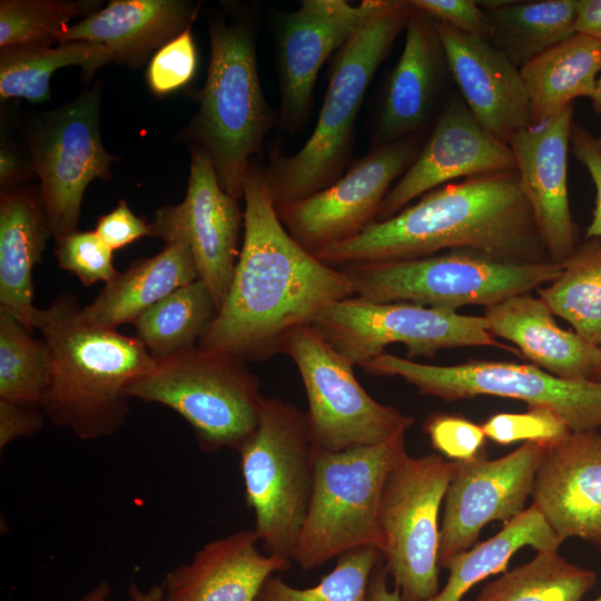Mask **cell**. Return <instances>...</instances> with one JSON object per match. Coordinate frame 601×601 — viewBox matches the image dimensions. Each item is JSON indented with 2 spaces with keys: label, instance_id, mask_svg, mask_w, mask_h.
<instances>
[{
  "label": "cell",
  "instance_id": "8",
  "mask_svg": "<svg viewBox=\"0 0 601 601\" xmlns=\"http://www.w3.org/2000/svg\"><path fill=\"white\" fill-rule=\"evenodd\" d=\"M127 393L178 413L209 453L238 451L258 425L263 397L259 381L244 359L198 346L155 359Z\"/></svg>",
  "mask_w": 601,
  "mask_h": 601
},
{
  "label": "cell",
  "instance_id": "2",
  "mask_svg": "<svg viewBox=\"0 0 601 601\" xmlns=\"http://www.w3.org/2000/svg\"><path fill=\"white\" fill-rule=\"evenodd\" d=\"M470 249L514 263L550 260L515 170L449 183L315 256L333 267Z\"/></svg>",
  "mask_w": 601,
  "mask_h": 601
},
{
  "label": "cell",
  "instance_id": "39",
  "mask_svg": "<svg viewBox=\"0 0 601 601\" xmlns=\"http://www.w3.org/2000/svg\"><path fill=\"white\" fill-rule=\"evenodd\" d=\"M482 427L486 437L501 445L524 441L550 446L571 433L559 414L539 406H528L524 413L494 414Z\"/></svg>",
  "mask_w": 601,
  "mask_h": 601
},
{
  "label": "cell",
  "instance_id": "30",
  "mask_svg": "<svg viewBox=\"0 0 601 601\" xmlns=\"http://www.w3.org/2000/svg\"><path fill=\"white\" fill-rule=\"evenodd\" d=\"M489 40L519 69L574 35L577 0L479 1Z\"/></svg>",
  "mask_w": 601,
  "mask_h": 601
},
{
  "label": "cell",
  "instance_id": "23",
  "mask_svg": "<svg viewBox=\"0 0 601 601\" xmlns=\"http://www.w3.org/2000/svg\"><path fill=\"white\" fill-rule=\"evenodd\" d=\"M405 30L403 51L385 86L373 148L414 136L425 126L447 68L442 42L430 16L411 4Z\"/></svg>",
  "mask_w": 601,
  "mask_h": 601
},
{
  "label": "cell",
  "instance_id": "35",
  "mask_svg": "<svg viewBox=\"0 0 601 601\" xmlns=\"http://www.w3.org/2000/svg\"><path fill=\"white\" fill-rule=\"evenodd\" d=\"M595 583V572L558 550L536 551L530 562L487 583L474 601H581Z\"/></svg>",
  "mask_w": 601,
  "mask_h": 601
},
{
  "label": "cell",
  "instance_id": "12",
  "mask_svg": "<svg viewBox=\"0 0 601 601\" xmlns=\"http://www.w3.org/2000/svg\"><path fill=\"white\" fill-rule=\"evenodd\" d=\"M282 353L293 359L302 377L315 449L336 452L376 445L412 426V416L377 402L364 390L354 365L311 324L296 328Z\"/></svg>",
  "mask_w": 601,
  "mask_h": 601
},
{
  "label": "cell",
  "instance_id": "27",
  "mask_svg": "<svg viewBox=\"0 0 601 601\" xmlns=\"http://www.w3.org/2000/svg\"><path fill=\"white\" fill-rule=\"evenodd\" d=\"M52 236L40 190L17 186L0 195V308L33 333V268Z\"/></svg>",
  "mask_w": 601,
  "mask_h": 601
},
{
  "label": "cell",
  "instance_id": "53",
  "mask_svg": "<svg viewBox=\"0 0 601 601\" xmlns=\"http://www.w3.org/2000/svg\"><path fill=\"white\" fill-rule=\"evenodd\" d=\"M593 601H601V595L598 599L593 600Z\"/></svg>",
  "mask_w": 601,
  "mask_h": 601
},
{
  "label": "cell",
  "instance_id": "22",
  "mask_svg": "<svg viewBox=\"0 0 601 601\" xmlns=\"http://www.w3.org/2000/svg\"><path fill=\"white\" fill-rule=\"evenodd\" d=\"M434 24L447 69L474 118L505 142L532 125L520 69L487 38L463 33L441 21L434 20Z\"/></svg>",
  "mask_w": 601,
  "mask_h": 601
},
{
  "label": "cell",
  "instance_id": "37",
  "mask_svg": "<svg viewBox=\"0 0 601 601\" xmlns=\"http://www.w3.org/2000/svg\"><path fill=\"white\" fill-rule=\"evenodd\" d=\"M382 552L359 548L337 558L319 583L306 589L289 585L274 574L263 584L256 601H370V584Z\"/></svg>",
  "mask_w": 601,
  "mask_h": 601
},
{
  "label": "cell",
  "instance_id": "21",
  "mask_svg": "<svg viewBox=\"0 0 601 601\" xmlns=\"http://www.w3.org/2000/svg\"><path fill=\"white\" fill-rule=\"evenodd\" d=\"M531 495L562 542L580 538L601 549V431L571 432L548 446Z\"/></svg>",
  "mask_w": 601,
  "mask_h": 601
},
{
  "label": "cell",
  "instance_id": "1",
  "mask_svg": "<svg viewBox=\"0 0 601 601\" xmlns=\"http://www.w3.org/2000/svg\"><path fill=\"white\" fill-rule=\"evenodd\" d=\"M243 191L244 238L233 279L197 346L248 363L282 353L296 328L354 293L341 268L322 262L288 234L276 211L266 169L255 159Z\"/></svg>",
  "mask_w": 601,
  "mask_h": 601
},
{
  "label": "cell",
  "instance_id": "34",
  "mask_svg": "<svg viewBox=\"0 0 601 601\" xmlns=\"http://www.w3.org/2000/svg\"><path fill=\"white\" fill-rule=\"evenodd\" d=\"M536 293L573 332L601 346V237L577 245L559 277Z\"/></svg>",
  "mask_w": 601,
  "mask_h": 601
},
{
  "label": "cell",
  "instance_id": "19",
  "mask_svg": "<svg viewBox=\"0 0 601 601\" xmlns=\"http://www.w3.org/2000/svg\"><path fill=\"white\" fill-rule=\"evenodd\" d=\"M515 169L509 144L487 131L462 99L452 98L413 164L385 196L376 221L392 218L413 199L457 178Z\"/></svg>",
  "mask_w": 601,
  "mask_h": 601
},
{
  "label": "cell",
  "instance_id": "4",
  "mask_svg": "<svg viewBox=\"0 0 601 601\" xmlns=\"http://www.w3.org/2000/svg\"><path fill=\"white\" fill-rule=\"evenodd\" d=\"M410 11V1L385 0L333 57L328 87L309 138L293 156L272 154L266 173L275 208L318 193L341 177L366 90L406 28Z\"/></svg>",
  "mask_w": 601,
  "mask_h": 601
},
{
  "label": "cell",
  "instance_id": "7",
  "mask_svg": "<svg viewBox=\"0 0 601 601\" xmlns=\"http://www.w3.org/2000/svg\"><path fill=\"white\" fill-rule=\"evenodd\" d=\"M354 296L375 303L410 302L456 312L465 305L490 307L555 280L562 264L514 263L452 249L420 258L341 268Z\"/></svg>",
  "mask_w": 601,
  "mask_h": 601
},
{
  "label": "cell",
  "instance_id": "38",
  "mask_svg": "<svg viewBox=\"0 0 601 601\" xmlns=\"http://www.w3.org/2000/svg\"><path fill=\"white\" fill-rule=\"evenodd\" d=\"M97 8L93 1L1 0L0 47L58 43L73 18L90 16Z\"/></svg>",
  "mask_w": 601,
  "mask_h": 601
},
{
  "label": "cell",
  "instance_id": "48",
  "mask_svg": "<svg viewBox=\"0 0 601 601\" xmlns=\"http://www.w3.org/2000/svg\"><path fill=\"white\" fill-rule=\"evenodd\" d=\"M30 173H35L32 167L24 166L12 150L1 146L0 184L2 190L20 186V181L30 177Z\"/></svg>",
  "mask_w": 601,
  "mask_h": 601
},
{
  "label": "cell",
  "instance_id": "26",
  "mask_svg": "<svg viewBox=\"0 0 601 601\" xmlns=\"http://www.w3.org/2000/svg\"><path fill=\"white\" fill-rule=\"evenodd\" d=\"M197 7L184 0H114L69 26L58 43L102 45L112 52L114 61L139 66L155 49L191 27Z\"/></svg>",
  "mask_w": 601,
  "mask_h": 601
},
{
  "label": "cell",
  "instance_id": "20",
  "mask_svg": "<svg viewBox=\"0 0 601 601\" xmlns=\"http://www.w3.org/2000/svg\"><path fill=\"white\" fill-rule=\"evenodd\" d=\"M573 104L508 141L521 187L551 262L562 264L577 247L568 194V151Z\"/></svg>",
  "mask_w": 601,
  "mask_h": 601
},
{
  "label": "cell",
  "instance_id": "31",
  "mask_svg": "<svg viewBox=\"0 0 601 601\" xmlns=\"http://www.w3.org/2000/svg\"><path fill=\"white\" fill-rule=\"evenodd\" d=\"M562 543L540 511L531 504L522 514L505 523L494 536L444 563L442 568L450 573L447 582L427 601H461L473 585L503 571L521 548L559 550Z\"/></svg>",
  "mask_w": 601,
  "mask_h": 601
},
{
  "label": "cell",
  "instance_id": "54",
  "mask_svg": "<svg viewBox=\"0 0 601 601\" xmlns=\"http://www.w3.org/2000/svg\"><path fill=\"white\" fill-rule=\"evenodd\" d=\"M601 347V346H600ZM599 381L601 382V372H600V377H599Z\"/></svg>",
  "mask_w": 601,
  "mask_h": 601
},
{
  "label": "cell",
  "instance_id": "18",
  "mask_svg": "<svg viewBox=\"0 0 601 601\" xmlns=\"http://www.w3.org/2000/svg\"><path fill=\"white\" fill-rule=\"evenodd\" d=\"M385 0H303L283 14L276 37L278 124L296 132L306 124L321 68L337 53Z\"/></svg>",
  "mask_w": 601,
  "mask_h": 601
},
{
  "label": "cell",
  "instance_id": "46",
  "mask_svg": "<svg viewBox=\"0 0 601 601\" xmlns=\"http://www.w3.org/2000/svg\"><path fill=\"white\" fill-rule=\"evenodd\" d=\"M43 425V412L0 400V449L21 436L37 433Z\"/></svg>",
  "mask_w": 601,
  "mask_h": 601
},
{
  "label": "cell",
  "instance_id": "17",
  "mask_svg": "<svg viewBox=\"0 0 601 601\" xmlns=\"http://www.w3.org/2000/svg\"><path fill=\"white\" fill-rule=\"evenodd\" d=\"M546 445L524 442L500 459L485 453L455 462L443 501L439 564L475 544L482 529L492 521L510 522L522 514L532 494L536 471Z\"/></svg>",
  "mask_w": 601,
  "mask_h": 601
},
{
  "label": "cell",
  "instance_id": "24",
  "mask_svg": "<svg viewBox=\"0 0 601 601\" xmlns=\"http://www.w3.org/2000/svg\"><path fill=\"white\" fill-rule=\"evenodd\" d=\"M254 530H245L205 544L189 563L165 578L166 601H256L265 581L286 571L292 561L263 554Z\"/></svg>",
  "mask_w": 601,
  "mask_h": 601
},
{
  "label": "cell",
  "instance_id": "5",
  "mask_svg": "<svg viewBox=\"0 0 601 601\" xmlns=\"http://www.w3.org/2000/svg\"><path fill=\"white\" fill-rule=\"evenodd\" d=\"M210 60L199 107L183 137L207 151L221 189L239 200L264 139L278 124L259 81L255 31L244 19L209 21Z\"/></svg>",
  "mask_w": 601,
  "mask_h": 601
},
{
  "label": "cell",
  "instance_id": "28",
  "mask_svg": "<svg viewBox=\"0 0 601 601\" xmlns=\"http://www.w3.org/2000/svg\"><path fill=\"white\" fill-rule=\"evenodd\" d=\"M198 279L189 247L167 243L156 255L138 259L108 282L97 297L82 307L91 324L116 329L131 323L177 288Z\"/></svg>",
  "mask_w": 601,
  "mask_h": 601
},
{
  "label": "cell",
  "instance_id": "50",
  "mask_svg": "<svg viewBox=\"0 0 601 601\" xmlns=\"http://www.w3.org/2000/svg\"><path fill=\"white\" fill-rule=\"evenodd\" d=\"M387 572L384 563H380L372 575L370 584V601H403L401 592L394 587L390 590L387 587Z\"/></svg>",
  "mask_w": 601,
  "mask_h": 601
},
{
  "label": "cell",
  "instance_id": "14",
  "mask_svg": "<svg viewBox=\"0 0 601 601\" xmlns=\"http://www.w3.org/2000/svg\"><path fill=\"white\" fill-rule=\"evenodd\" d=\"M100 86L51 110L36 121L28 144L52 237L77 229L82 197L91 180L111 179L115 160L99 131Z\"/></svg>",
  "mask_w": 601,
  "mask_h": 601
},
{
  "label": "cell",
  "instance_id": "42",
  "mask_svg": "<svg viewBox=\"0 0 601 601\" xmlns=\"http://www.w3.org/2000/svg\"><path fill=\"white\" fill-rule=\"evenodd\" d=\"M431 445L451 461L463 462L484 453L485 433L482 425L464 416L434 412L423 423Z\"/></svg>",
  "mask_w": 601,
  "mask_h": 601
},
{
  "label": "cell",
  "instance_id": "6",
  "mask_svg": "<svg viewBox=\"0 0 601 601\" xmlns=\"http://www.w3.org/2000/svg\"><path fill=\"white\" fill-rule=\"evenodd\" d=\"M406 453L405 433L336 452L314 447L312 494L292 561L312 570L355 549L382 552V493L388 472Z\"/></svg>",
  "mask_w": 601,
  "mask_h": 601
},
{
  "label": "cell",
  "instance_id": "40",
  "mask_svg": "<svg viewBox=\"0 0 601 601\" xmlns=\"http://www.w3.org/2000/svg\"><path fill=\"white\" fill-rule=\"evenodd\" d=\"M55 240V255L60 268L77 276L83 286L99 282L107 284L117 275L114 250L95 230H76Z\"/></svg>",
  "mask_w": 601,
  "mask_h": 601
},
{
  "label": "cell",
  "instance_id": "29",
  "mask_svg": "<svg viewBox=\"0 0 601 601\" xmlns=\"http://www.w3.org/2000/svg\"><path fill=\"white\" fill-rule=\"evenodd\" d=\"M520 75L531 124H541L575 98L593 99L601 75V41L574 33L520 68Z\"/></svg>",
  "mask_w": 601,
  "mask_h": 601
},
{
  "label": "cell",
  "instance_id": "13",
  "mask_svg": "<svg viewBox=\"0 0 601 601\" xmlns=\"http://www.w3.org/2000/svg\"><path fill=\"white\" fill-rule=\"evenodd\" d=\"M311 325L353 365L403 344L408 359L443 348L500 345L484 316L462 315L410 302L375 303L352 296L321 311Z\"/></svg>",
  "mask_w": 601,
  "mask_h": 601
},
{
  "label": "cell",
  "instance_id": "47",
  "mask_svg": "<svg viewBox=\"0 0 601 601\" xmlns=\"http://www.w3.org/2000/svg\"><path fill=\"white\" fill-rule=\"evenodd\" d=\"M574 33L601 41V0H577Z\"/></svg>",
  "mask_w": 601,
  "mask_h": 601
},
{
  "label": "cell",
  "instance_id": "44",
  "mask_svg": "<svg viewBox=\"0 0 601 601\" xmlns=\"http://www.w3.org/2000/svg\"><path fill=\"white\" fill-rule=\"evenodd\" d=\"M95 233L112 250L152 236L150 224L137 217L124 199L110 213L98 218Z\"/></svg>",
  "mask_w": 601,
  "mask_h": 601
},
{
  "label": "cell",
  "instance_id": "41",
  "mask_svg": "<svg viewBox=\"0 0 601 601\" xmlns=\"http://www.w3.org/2000/svg\"><path fill=\"white\" fill-rule=\"evenodd\" d=\"M197 67V52L191 27L162 46L151 58L147 82L157 96L171 93L187 85Z\"/></svg>",
  "mask_w": 601,
  "mask_h": 601
},
{
  "label": "cell",
  "instance_id": "36",
  "mask_svg": "<svg viewBox=\"0 0 601 601\" xmlns=\"http://www.w3.org/2000/svg\"><path fill=\"white\" fill-rule=\"evenodd\" d=\"M49 372L46 342L0 308V400L40 408Z\"/></svg>",
  "mask_w": 601,
  "mask_h": 601
},
{
  "label": "cell",
  "instance_id": "25",
  "mask_svg": "<svg viewBox=\"0 0 601 601\" xmlns=\"http://www.w3.org/2000/svg\"><path fill=\"white\" fill-rule=\"evenodd\" d=\"M493 336L508 339L538 367L572 381L600 382L601 347L561 328L546 304L530 293L485 307Z\"/></svg>",
  "mask_w": 601,
  "mask_h": 601
},
{
  "label": "cell",
  "instance_id": "3",
  "mask_svg": "<svg viewBox=\"0 0 601 601\" xmlns=\"http://www.w3.org/2000/svg\"><path fill=\"white\" fill-rule=\"evenodd\" d=\"M72 293L36 307L33 329L50 354L49 381L40 410L81 440L118 432L129 414L128 388L155 359L136 336L89 323Z\"/></svg>",
  "mask_w": 601,
  "mask_h": 601
},
{
  "label": "cell",
  "instance_id": "51",
  "mask_svg": "<svg viewBox=\"0 0 601 601\" xmlns=\"http://www.w3.org/2000/svg\"><path fill=\"white\" fill-rule=\"evenodd\" d=\"M593 106L595 110L601 114V75L599 76L598 82H597V90L595 95L592 99Z\"/></svg>",
  "mask_w": 601,
  "mask_h": 601
},
{
  "label": "cell",
  "instance_id": "45",
  "mask_svg": "<svg viewBox=\"0 0 601 601\" xmlns=\"http://www.w3.org/2000/svg\"><path fill=\"white\" fill-rule=\"evenodd\" d=\"M570 145L575 158L588 170L597 193L592 220L587 228L585 238L601 237V150L597 138L575 124L572 125Z\"/></svg>",
  "mask_w": 601,
  "mask_h": 601
},
{
  "label": "cell",
  "instance_id": "10",
  "mask_svg": "<svg viewBox=\"0 0 601 601\" xmlns=\"http://www.w3.org/2000/svg\"><path fill=\"white\" fill-rule=\"evenodd\" d=\"M361 367L372 375L398 376L420 394L446 402L481 395L518 400L554 411L571 432L601 428V382L564 380L534 364L469 361L441 366L384 352Z\"/></svg>",
  "mask_w": 601,
  "mask_h": 601
},
{
  "label": "cell",
  "instance_id": "9",
  "mask_svg": "<svg viewBox=\"0 0 601 601\" xmlns=\"http://www.w3.org/2000/svg\"><path fill=\"white\" fill-rule=\"evenodd\" d=\"M238 452L254 531L266 553L292 561L314 480L306 414L290 403L263 396L258 425Z\"/></svg>",
  "mask_w": 601,
  "mask_h": 601
},
{
  "label": "cell",
  "instance_id": "11",
  "mask_svg": "<svg viewBox=\"0 0 601 601\" xmlns=\"http://www.w3.org/2000/svg\"><path fill=\"white\" fill-rule=\"evenodd\" d=\"M455 461L439 454L407 453L385 480L380 523L384 568L403 601H427L439 591V514Z\"/></svg>",
  "mask_w": 601,
  "mask_h": 601
},
{
  "label": "cell",
  "instance_id": "43",
  "mask_svg": "<svg viewBox=\"0 0 601 601\" xmlns=\"http://www.w3.org/2000/svg\"><path fill=\"white\" fill-rule=\"evenodd\" d=\"M410 3L433 20L444 22L463 33L487 39L490 37V22L479 1L411 0Z\"/></svg>",
  "mask_w": 601,
  "mask_h": 601
},
{
  "label": "cell",
  "instance_id": "49",
  "mask_svg": "<svg viewBox=\"0 0 601 601\" xmlns=\"http://www.w3.org/2000/svg\"><path fill=\"white\" fill-rule=\"evenodd\" d=\"M109 593V584L107 582H101L78 601H106ZM129 594L131 601H166L165 590L161 585L152 587L148 591H142L132 583L129 588Z\"/></svg>",
  "mask_w": 601,
  "mask_h": 601
},
{
  "label": "cell",
  "instance_id": "15",
  "mask_svg": "<svg viewBox=\"0 0 601 601\" xmlns=\"http://www.w3.org/2000/svg\"><path fill=\"white\" fill-rule=\"evenodd\" d=\"M420 149L416 135L374 147L327 188L276 208L282 224L313 255L355 237L377 220L393 183Z\"/></svg>",
  "mask_w": 601,
  "mask_h": 601
},
{
  "label": "cell",
  "instance_id": "16",
  "mask_svg": "<svg viewBox=\"0 0 601 601\" xmlns=\"http://www.w3.org/2000/svg\"><path fill=\"white\" fill-rule=\"evenodd\" d=\"M190 154L185 199L157 209L150 226L152 236L166 244L181 242L189 247L198 279L207 286L219 311L240 253L244 211L238 200L219 186L205 148L193 145Z\"/></svg>",
  "mask_w": 601,
  "mask_h": 601
},
{
  "label": "cell",
  "instance_id": "32",
  "mask_svg": "<svg viewBox=\"0 0 601 601\" xmlns=\"http://www.w3.org/2000/svg\"><path fill=\"white\" fill-rule=\"evenodd\" d=\"M112 52L102 45L70 41L57 47L12 46L0 50V97L23 98L42 104L50 98V79L60 68L77 66L87 78L114 61Z\"/></svg>",
  "mask_w": 601,
  "mask_h": 601
},
{
  "label": "cell",
  "instance_id": "52",
  "mask_svg": "<svg viewBox=\"0 0 601 601\" xmlns=\"http://www.w3.org/2000/svg\"><path fill=\"white\" fill-rule=\"evenodd\" d=\"M597 142H598V146H599V148H600V150H601V135H600L599 138H597Z\"/></svg>",
  "mask_w": 601,
  "mask_h": 601
},
{
  "label": "cell",
  "instance_id": "33",
  "mask_svg": "<svg viewBox=\"0 0 601 601\" xmlns=\"http://www.w3.org/2000/svg\"><path fill=\"white\" fill-rule=\"evenodd\" d=\"M218 308L207 286L196 279L144 312L134 323L136 337L154 359L198 345Z\"/></svg>",
  "mask_w": 601,
  "mask_h": 601
}]
</instances>
